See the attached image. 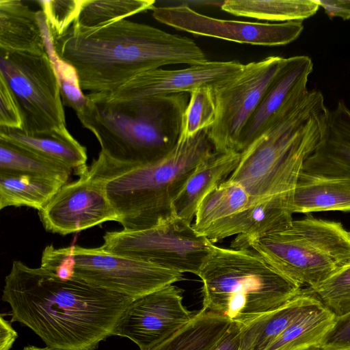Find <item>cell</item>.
I'll return each instance as SVG.
<instances>
[{"instance_id":"obj_39","label":"cell","mask_w":350,"mask_h":350,"mask_svg":"<svg viewBox=\"0 0 350 350\" xmlns=\"http://www.w3.org/2000/svg\"><path fill=\"white\" fill-rule=\"evenodd\" d=\"M23 350H56V349H51L49 347H44V348H40V347H34V346H29V347H26L23 349Z\"/></svg>"},{"instance_id":"obj_24","label":"cell","mask_w":350,"mask_h":350,"mask_svg":"<svg viewBox=\"0 0 350 350\" xmlns=\"http://www.w3.org/2000/svg\"><path fill=\"white\" fill-rule=\"evenodd\" d=\"M233 323L229 319L202 308L187 324L152 350H213Z\"/></svg>"},{"instance_id":"obj_31","label":"cell","mask_w":350,"mask_h":350,"mask_svg":"<svg viewBox=\"0 0 350 350\" xmlns=\"http://www.w3.org/2000/svg\"><path fill=\"white\" fill-rule=\"evenodd\" d=\"M215 113L212 88L204 86L192 90L183 116L178 140L191 139L200 131L210 128L215 122Z\"/></svg>"},{"instance_id":"obj_7","label":"cell","mask_w":350,"mask_h":350,"mask_svg":"<svg viewBox=\"0 0 350 350\" xmlns=\"http://www.w3.org/2000/svg\"><path fill=\"white\" fill-rule=\"evenodd\" d=\"M252 249L284 276L313 288L350 261V231L340 222L310 215L278 232L232 242Z\"/></svg>"},{"instance_id":"obj_1","label":"cell","mask_w":350,"mask_h":350,"mask_svg":"<svg viewBox=\"0 0 350 350\" xmlns=\"http://www.w3.org/2000/svg\"><path fill=\"white\" fill-rule=\"evenodd\" d=\"M2 299L10 306L11 321L27 326L47 347L95 350L135 299L15 260Z\"/></svg>"},{"instance_id":"obj_40","label":"cell","mask_w":350,"mask_h":350,"mask_svg":"<svg viewBox=\"0 0 350 350\" xmlns=\"http://www.w3.org/2000/svg\"><path fill=\"white\" fill-rule=\"evenodd\" d=\"M306 350H321V349L319 347H311V348L306 349Z\"/></svg>"},{"instance_id":"obj_36","label":"cell","mask_w":350,"mask_h":350,"mask_svg":"<svg viewBox=\"0 0 350 350\" xmlns=\"http://www.w3.org/2000/svg\"><path fill=\"white\" fill-rule=\"evenodd\" d=\"M329 17L350 18V0H317Z\"/></svg>"},{"instance_id":"obj_25","label":"cell","mask_w":350,"mask_h":350,"mask_svg":"<svg viewBox=\"0 0 350 350\" xmlns=\"http://www.w3.org/2000/svg\"><path fill=\"white\" fill-rule=\"evenodd\" d=\"M65 184L47 176L0 173V209L27 206L39 211Z\"/></svg>"},{"instance_id":"obj_8","label":"cell","mask_w":350,"mask_h":350,"mask_svg":"<svg viewBox=\"0 0 350 350\" xmlns=\"http://www.w3.org/2000/svg\"><path fill=\"white\" fill-rule=\"evenodd\" d=\"M42 268L59 277L75 278L137 299L185 280L183 273L113 254L99 247L46 246Z\"/></svg>"},{"instance_id":"obj_5","label":"cell","mask_w":350,"mask_h":350,"mask_svg":"<svg viewBox=\"0 0 350 350\" xmlns=\"http://www.w3.org/2000/svg\"><path fill=\"white\" fill-rule=\"evenodd\" d=\"M207 129L178 140L167 154L151 163L116 168L92 163L88 172L103 183L122 230L148 229L174 215L173 202L186 180L215 152Z\"/></svg>"},{"instance_id":"obj_15","label":"cell","mask_w":350,"mask_h":350,"mask_svg":"<svg viewBox=\"0 0 350 350\" xmlns=\"http://www.w3.org/2000/svg\"><path fill=\"white\" fill-rule=\"evenodd\" d=\"M244 64L237 60L210 61L185 68H157L139 74L117 89L100 92L114 100H129L190 93L208 86L214 88L238 74Z\"/></svg>"},{"instance_id":"obj_27","label":"cell","mask_w":350,"mask_h":350,"mask_svg":"<svg viewBox=\"0 0 350 350\" xmlns=\"http://www.w3.org/2000/svg\"><path fill=\"white\" fill-rule=\"evenodd\" d=\"M336 316L321 304L304 313L265 350H306L319 347Z\"/></svg>"},{"instance_id":"obj_21","label":"cell","mask_w":350,"mask_h":350,"mask_svg":"<svg viewBox=\"0 0 350 350\" xmlns=\"http://www.w3.org/2000/svg\"><path fill=\"white\" fill-rule=\"evenodd\" d=\"M0 50L46 52L37 12L24 1L0 0Z\"/></svg>"},{"instance_id":"obj_37","label":"cell","mask_w":350,"mask_h":350,"mask_svg":"<svg viewBox=\"0 0 350 350\" xmlns=\"http://www.w3.org/2000/svg\"><path fill=\"white\" fill-rule=\"evenodd\" d=\"M242 327L234 323L226 336L213 350H239Z\"/></svg>"},{"instance_id":"obj_38","label":"cell","mask_w":350,"mask_h":350,"mask_svg":"<svg viewBox=\"0 0 350 350\" xmlns=\"http://www.w3.org/2000/svg\"><path fill=\"white\" fill-rule=\"evenodd\" d=\"M18 335L3 315L0 318V350H10Z\"/></svg>"},{"instance_id":"obj_29","label":"cell","mask_w":350,"mask_h":350,"mask_svg":"<svg viewBox=\"0 0 350 350\" xmlns=\"http://www.w3.org/2000/svg\"><path fill=\"white\" fill-rule=\"evenodd\" d=\"M154 0H81L78 15L72 25L79 29H93L152 10Z\"/></svg>"},{"instance_id":"obj_4","label":"cell","mask_w":350,"mask_h":350,"mask_svg":"<svg viewBox=\"0 0 350 350\" xmlns=\"http://www.w3.org/2000/svg\"><path fill=\"white\" fill-rule=\"evenodd\" d=\"M329 109L323 94L308 90L282 118L240 152L228 180L241 185L252 204L291 196L306 159L324 135Z\"/></svg>"},{"instance_id":"obj_11","label":"cell","mask_w":350,"mask_h":350,"mask_svg":"<svg viewBox=\"0 0 350 350\" xmlns=\"http://www.w3.org/2000/svg\"><path fill=\"white\" fill-rule=\"evenodd\" d=\"M284 60L269 56L244 64L238 74L212 88L216 113L207 136L215 152L237 151L243 129Z\"/></svg>"},{"instance_id":"obj_3","label":"cell","mask_w":350,"mask_h":350,"mask_svg":"<svg viewBox=\"0 0 350 350\" xmlns=\"http://www.w3.org/2000/svg\"><path fill=\"white\" fill-rule=\"evenodd\" d=\"M76 114L98 139V165L129 168L155 162L177 144L189 93L114 100L100 92L86 95Z\"/></svg>"},{"instance_id":"obj_9","label":"cell","mask_w":350,"mask_h":350,"mask_svg":"<svg viewBox=\"0 0 350 350\" xmlns=\"http://www.w3.org/2000/svg\"><path fill=\"white\" fill-rule=\"evenodd\" d=\"M0 75L19 106L24 133L35 135L66 127L59 83L47 52L0 50Z\"/></svg>"},{"instance_id":"obj_32","label":"cell","mask_w":350,"mask_h":350,"mask_svg":"<svg viewBox=\"0 0 350 350\" xmlns=\"http://www.w3.org/2000/svg\"><path fill=\"white\" fill-rule=\"evenodd\" d=\"M310 289L336 317L350 312V261Z\"/></svg>"},{"instance_id":"obj_23","label":"cell","mask_w":350,"mask_h":350,"mask_svg":"<svg viewBox=\"0 0 350 350\" xmlns=\"http://www.w3.org/2000/svg\"><path fill=\"white\" fill-rule=\"evenodd\" d=\"M0 139L62 164L75 172L86 166V148L66 127L49 133L28 135L22 130L0 126Z\"/></svg>"},{"instance_id":"obj_6","label":"cell","mask_w":350,"mask_h":350,"mask_svg":"<svg viewBox=\"0 0 350 350\" xmlns=\"http://www.w3.org/2000/svg\"><path fill=\"white\" fill-rule=\"evenodd\" d=\"M198 276L202 308L243 326L282 306L301 290L254 250L212 242Z\"/></svg>"},{"instance_id":"obj_2","label":"cell","mask_w":350,"mask_h":350,"mask_svg":"<svg viewBox=\"0 0 350 350\" xmlns=\"http://www.w3.org/2000/svg\"><path fill=\"white\" fill-rule=\"evenodd\" d=\"M52 40L57 55L76 70L81 90L91 92H111L139 74L163 66H192L208 60L186 36L126 19L88 29L72 25Z\"/></svg>"},{"instance_id":"obj_26","label":"cell","mask_w":350,"mask_h":350,"mask_svg":"<svg viewBox=\"0 0 350 350\" xmlns=\"http://www.w3.org/2000/svg\"><path fill=\"white\" fill-rule=\"evenodd\" d=\"M317 0H227L221 9L229 14L269 21H302L319 8Z\"/></svg>"},{"instance_id":"obj_17","label":"cell","mask_w":350,"mask_h":350,"mask_svg":"<svg viewBox=\"0 0 350 350\" xmlns=\"http://www.w3.org/2000/svg\"><path fill=\"white\" fill-rule=\"evenodd\" d=\"M294 213L350 212V173L301 170L291 195Z\"/></svg>"},{"instance_id":"obj_35","label":"cell","mask_w":350,"mask_h":350,"mask_svg":"<svg viewBox=\"0 0 350 350\" xmlns=\"http://www.w3.org/2000/svg\"><path fill=\"white\" fill-rule=\"evenodd\" d=\"M319 348L321 350H350V312L336 317Z\"/></svg>"},{"instance_id":"obj_10","label":"cell","mask_w":350,"mask_h":350,"mask_svg":"<svg viewBox=\"0 0 350 350\" xmlns=\"http://www.w3.org/2000/svg\"><path fill=\"white\" fill-rule=\"evenodd\" d=\"M103 241L109 252L196 275L211 243L175 215L148 229L107 232Z\"/></svg>"},{"instance_id":"obj_18","label":"cell","mask_w":350,"mask_h":350,"mask_svg":"<svg viewBox=\"0 0 350 350\" xmlns=\"http://www.w3.org/2000/svg\"><path fill=\"white\" fill-rule=\"evenodd\" d=\"M240 152H214L190 174L173 202L175 215L191 223L198 207L213 189L228 180L237 167Z\"/></svg>"},{"instance_id":"obj_19","label":"cell","mask_w":350,"mask_h":350,"mask_svg":"<svg viewBox=\"0 0 350 350\" xmlns=\"http://www.w3.org/2000/svg\"><path fill=\"white\" fill-rule=\"evenodd\" d=\"M302 168L319 172L350 173V109L342 101L329 110L322 140Z\"/></svg>"},{"instance_id":"obj_12","label":"cell","mask_w":350,"mask_h":350,"mask_svg":"<svg viewBox=\"0 0 350 350\" xmlns=\"http://www.w3.org/2000/svg\"><path fill=\"white\" fill-rule=\"evenodd\" d=\"M152 11L154 19L176 29L240 44L286 45L304 30L300 21L269 23L219 19L200 14L186 4L154 6Z\"/></svg>"},{"instance_id":"obj_22","label":"cell","mask_w":350,"mask_h":350,"mask_svg":"<svg viewBox=\"0 0 350 350\" xmlns=\"http://www.w3.org/2000/svg\"><path fill=\"white\" fill-rule=\"evenodd\" d=\"M252 204V198L245 189L228 179L202 200L193 227L199 234L214 243L221 229L241 211Z\"/></svg>"},{"instance_id":"obj_13","label":"cell","mask_w":350,"mask_h":350,"mask_svg":"<svg viewBox=\"0 0 350 350\" xmlns=\"http://www.w3.org/2000/svg\"><path fill=\"white\" fill-rule=\"evenodd\" d=\"M86 165L75 172L79 179L64 185L38 211L48 232L66 235L120 217L108 200L103 183L92 177Z\"/></svg>"},{"instance_id":"obj_33","label":"cell","mask_w":350,"mask_h":350,"mask_svg":"<svg viewBox=\"0 0 350 350\" xmlns=\"http://www.w3.org/2000/svg\"><path fill=\"white\" fill-rule=\"evenodd\" d=\"M42 8L53 39L63 36L75 22L81 0H42L36 1Z\"/></svg>"},{"instance_id":"obj_14","label":"cell","mask_w":350,"mask_h":350,"mask_svg":"<svg viewBox=\"0 0 350 350\" xmlns=\"http://www.w3.org/2000/svg\"><path fill=\"white\" fill-rule=\"evenodd\" d=\"M183 292L170 284L135 299L120 316L112 335L131 340L140 350H152L195 314L183 304Z\"/></svg>"},{"instance_id":"obj_20","label":"cell","mask_w":350,"mask_h":350,"mask_svg":"<svg viewBox=\"0 0 350 350\" xmlns=\"http://www.w3.org/2000/svg\"><path fill=\"white\" fill-rule=\"evenodd\" d=\"M322 304L310 289L282 306L243 326L239 350H265L304 313Z\"/></svg>"},{"instance_id":"obj_16","label":"cell","mask_w":350,"mask_h":350,"mask_svg":"<svg viewBox=\"0 0 350 350\" xmlns=\"http://www.w3.org/2000/svg\"><path fill=\"white\" fill-rule=\"evenodd\" d=\"M313 62L306 55L284 58L279 71L265 92L256 110L240 136L237 151L241 152L288 112L308 91L307 83Z\"/></svg>"},{"instance_id":"obj_30","label":"cell","mask_w":350,"mask_h":350,"mask_svg":"<svg viewBox=\"0 0 350 350\" xmlns=\"http://www.w3.org/2000/svg\"><path fill=\"white\" fill-rule=\"evenodd\" d=\"M37 14L41 25L46 52L59 83L62 103L72 108L77 113L85 105L88 100L86 95L83 94L80 88L76 70L56 53L43 12L38 10Z\"/></svg>"},{"instance_id":"obj_28","label":"cell","mask_w":350,"mask_h":350,"mask_svg":"<svg viewBox=\"0 0 350 350\" xmlns=\"http://www.w3.org/2000/svg\"><path fill=\"white\" fill-rule=\"evenodd\" d=\"M72 170L0 139V173L47 176L68 183Z\"/></svg>"},{"instance_id":"obj_34","label":"cell","mask_w":350,"mask_h":350,"mask_svg":"<svg viewBox=\"0 0 350 350\" xmlns=\"http://www.w3.org/2000/svg\"><path fill=\"white\" fill-rule=\"evenodd\" d=\"M0 126L23 129V116L10 88L0 75Z\"/></svg>"}]
</instances>
